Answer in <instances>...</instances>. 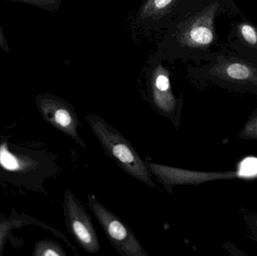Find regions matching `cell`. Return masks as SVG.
<instances>
[{"label":"cell","mask_w":257,"mask_h":256,"mask_svg":"<svg viewBox=\"0 0 257 256\" xmlns=\"http://www.w3.org/2000/svg\"><path fill=\"white\" fill-rule=\"evenodd\" d=\"M241 15L234 0H181L151 58L170 63H205L218 44L217 18Z\"/></svg>","instance_id":"6da1fadb"},{"label":"cell","mask_w":257,"mask_h":256,"mask_svg":"<svg viewBox=\"0 0 257 256\" xmlns=\"http://www.w3.org/2000/svg\"><path fill=\"white\" fill-rule=\"evenodd\" d=\"M188 74L224 90L257 95V64L228 48L214 51L205 64L189 67Z\"/></svg>","instance_id":"7a4b0ae2"},{"label":"cell","mask_w":257,"mask_h":256,"mask_svg":"<svg viewBox=\"0 0 257 256\" xmlns=\"http://www.w3.org/2000/svg\"><path fill=\"white\" fill-rule=\"evenodd\" d=\"M86 119L107 156L133 178L149 187H156L145 161L141 158L128 140L100 116L89 114Z\"/></svg>","instance_id":"3957f363"},{"label":"cell","mask_w":257,"mask_h":256,"mask_svg":"<svg viewBox=\"0 0 257 256\" xmlns=\"http://www.w3.org/2000/svg\"><path fill=\"white\" fill-rule=\"evenodd\" d=\"M146 71L148 101L156 111L169 119L176 129L181 123L183 97L175 96L171 84V72L163 62L151 58Z\"/></svg>","instance_id":"277c9868"},{"label":"cell","mask_w":257,"mask_h":256,"mask_svg":"<svg viewBox=\"0 0 257 256\" xmlns=\"http://www.w3.org/2000/svg\"><path fill=\"white\" fill-rule=\"evenodd\" d=\"M87 204L114 249L122 256H148L130 227L101 204L93 194H87Z\"/></svg>","instance_id":"5b68a950"},{"label":"cell","mask_w":257,"mask_h":256,"mask_svg":"<svg viewBox=\"0 0 257 256\" xmlns=\"http://www.w3.org/2000/svg\"><path fill=\"white\" fill-rule=\"evenodd\" d=\"M35 103L45 121L82 148L87 149V144L78 133V129L81 126V123L72 104L48 93L36 95Z\"/></svg>","instance_id":"8992f818"},{"label":"cell","mask_w":257,"mask_h":256,"mask_svg":"<svg viewBox=\"0 0 257 256\" xmlns=\"http://www.w3.org/2000/svg\"><path fill=\"white\" fill-rule=\"evenodd\" d=\"M63 207L66 228L76 243L88 253L99 252V237L91 218L84 204L70 190L65 191Z\"/></svg>","instance_id":"52a82bcc"},{"label":"cell","mask_w":257,"mask_h":256,"mask_svg":"<svg viewBox=\"0 0 257 256\" xmlns=\"http://www.w3.org/2000/svg\"><path fill=\"white\" fill-rule=\"evenodd\" d=\"M145 163L152 177L170 194H173L175 186L180 185L199 186L207 182L231 180L237 177L235 171L204 172L160 165L149 160H145Z\"/></svg>","instance_id":"ba28073f"},{"label":"cell","mask_w":257,"mask_h":256,"mask_svg":"<svg viewBox=\"0 0 257 256\" xmlns=\"http://www.w3.org/2000/svg\"><path fill=\"white\" fill-rule=\"evenodd\" d=\"M181 0H144L136 17L135 25L146 33L164 30L172 18V12Z\"/></svg>","instance_id":"9c48e42d"},{"label":"cell","mask_w":257,"mask_h":256,"mask_svg":"<svg viewBox=\"0 0 257 256\" xmlns=\"http://www.w3.org/2000/svg\"><path fill=\"white\" fill-rule=\"evenodd\" d=\"M227 48L257 64V25L243 15L231 24Z\"/></svg>","instance_id":"30bf717a"},{"label":"cell","mask_w":257,"mask_h":256,"mask_svg":"<svg viewBox=\"0 0 257 256\" xmlns=\"http://www.w3.org/2000/svg\"><path fill=\"white\" fill-rule=\"evenodd\" d=\"M37 161L27 156L17 155L9 150L6 142L0 144V166L12 172H26L37 168Z\"/></svg>","instance_id":"8fae6325"},{"label":"cell","mask_w":257,"mask_h":256,"mask_svg":"<svg viewBox=\"0 0 257 256\" xmlns=\"http://www.w3.org/2000/svg\"><path fill=\"white\" fill-rule=\"evenodd\" d=\"M35 256H66L64 250L60 243L55 240L45 239L39 240L35 243L34 250L33 252Z\"/></svg>","instance_id":"7c38bea8"},{"label":"cell","mask_w":257,"mask_h":256,"mask_svg":"<svg viewBox=\"0 0 257 256\" xmlns=\"http://www.w3.org/2000/svg\"><path fill=\"white\" fill-rule=\"evenodd\" d=\"M12 3L28 5L46 12H57L60 9L63 0H7Z\"/></svg>","instance_id":"4fadbf2b"},{"label":"cell","mask_w":257,"mask_h":256,"mask_svg":"<svg viewBox=\"0 0 257 256\" xmlns=\"http://www.w3.org/2000/svg\"><path fill=\"white\" fill-rule=\"evenodd\" d=\"M238 138L244 140H257V110L252 113L240 131Z\"/></svg>","instance_id":"5bb4252c"},{"label":"cell","mask_w":257,"mask_h":256,"mask_svg":"<svg viewBox=\"0 0 257 256\" xmlns=\"http://www.w3.org/2000/svg\"><path fill=\"white\" fill-rule=\"evenodd\" d=\"M245 222L250 229L252 237L257 241V214L250 213L247 214L245 217Z\"/></svg>","instance_id":"9a60e30c"},{"label":"cell","mask_w":257,"mask_h":256,"mask_svg":"<svg viewBox=\"0 0 257 256\" xmlns=\"http://www.w3.org/2000/svg\"><path fill=\"white\" fill-rule=\"evenodd\" d=\"M12 227V222L9 221L0 222V249L3 243V240L7 236L8 233Z\"/></svg>","instance_id":"2e32d148"},{"label":"cell","mask_w":257,"mask_h":256,"mask_svg":"<svg viewBox=\"0 0 257 256\" xmlns=\"http://www.w3.org/2000/svg\"><path fill=\"white\" fill-rule=\"evenodd\" d=\"M0 49L5 52H10L11 48L9 45L7 38H6V34H5L4 30H3V27L0 24Z\"/></svg>","instance_id":"e0dca14e"}]
</instances>
